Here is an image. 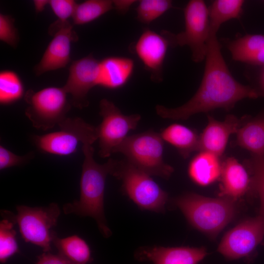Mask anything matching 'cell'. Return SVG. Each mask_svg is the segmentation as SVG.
I'll use <instances>...</instances> for the list:
<instances>
[{
    "label": "cell",
    "instance_id": "obj_10",
    "mask_svg": "<svg viewBox=\"0 0 264 264\" xmlns=\"http://www.w3.org/2000/svg\"><path fill=\"white\" fill-rule=\"evenodd\" d=\"M102 120L96 127L99 140V155L109 157L128 136L129 132L136 129L141 116L139 114L125 115L111 101L104 98L99 104Z\"/></svg>",
    "mask_w": 264,
    "mask_h": 264
},
{
    "label": "cell",
    "instance_id": "obj_16",
    "mask_svg": "<svg viewBox=\"0 0 264 264\" xmlns=\"http://www.w3.org/2000/svg\"><path fill=\"white\" fill-rule=\"evenodd\" d=\"M205 248L190 247H143L138 250L136 258L154 264H198L206 256Z\"/></svg>",
    "mask_w": 264,
    "mask_h": 264
},
{
    "label": "cell",
    "instance_id": "obj_17",
    "mask_svg": "<svg viewBox=\"0 0 264 264\" xmlns=\"http://www.w3.org/2000/svg\"><path fill=\"white\" fill-rule=\"evenodd\" d=\"M133 59L111 56L99 60L96 86L110 89L120 88L127 84L134 72Z\"/></svg>",
    "mask_w": 264,
    "mask_h": 264
},
{
    "label": "cell",
    "instance_id": "obj_13",
    "mask_svg": "<svg viewBox=\"0 0 264 264\" xmlns=\"http://www.w3.org/2000/svg\"><path fill=\"white\" fill-rule=\"evenodd\" d=\"M169 46V41L161 32L145 28L129 49L150 73L151 80L160 83L163 80L164 63Z\"/></svg>",
    "mask_w": 264,
    "mask_h": 264
},
{
    "label": "cell",
    "instance_id": "obj_2",
    "mask_svg": "<svg viewBox=\"0 0 264 264\" xmlns=\"http://www.w3.org/2000/svg\"><path fill=\"white\" fill-rule=\"evenodd\" d=\"M93 144L82 145L84 161L80 179L79 200L65 204L63 207L66 214H74L93 219L104 237H110L112 232L109 227L104 213V193L107 176L111 175L116 160L110 159L102 164L94 158Z\"/></svg>",
    "mask_w": 264,
    "mask_h": 264
},
{
    "label": "cell",
    "instance_id": "obj_21",
    "mask_svg": "<svg viewBox=\"0 0 264 264\" xmlns=\"http://www.w3.org/2000/svg\"><path fill=\"white\" fill-rule=\"evenodd\" d=\"M160 134L164 141L175 147L184 158L198 150L199 135L184 125L174 123L164 129Z\"/></svg>",
    "mask_w": 264,
    "mask_h": 264
},
{
    "label": "cell",
    "instance_id": "obj_25",
    "mask_svg": "<svg viewBox=\"0 0 264 264\" xmlns=\"http://www.w3.org/2000/svg\"><path fill=\"white\" fill-rule=\"evenodd\" d=\"M23 83L18 74L10 70L0 72V103L1 105L12 104L23 95Z\"/></svg>",
    "mask_w": 264,
    "mask_h": 264
},
{
    "label": "cell",
    "instance_id": "obj_28",
    "mask_svg": "<svg viewBox=\"0 0 264 264\" xmlns=\"http://www.w3.org/2000/svg\"><path fill=\"white\" fill-rule=\"evenodd\" d=\"M250 168L251 187L258 195L260 199V214L264 216V156L253 155L246 161Z\"/></svg>",
    "mask_w": 264,
    "mask_h": 264
},
{
    "label": "cell",
    "instance_id": "obj_18",
    "mask_svg": "<svg viewBox=\"0 0 264 264\" xmlns=\"http://www.w3.org/2000/svg\"><path fill=\"white\" fill-rule=\"evenodd\" d=\"M220 196L236 200L251 186V178L245 167L235 158H227L222 163Z\"/></svg>",
    "mask_w": 264,
    "mask_h": 264
},
{
    "label": "cell",
    "instance_id": "obj_31",
    "mask_svg": "<svg viewBox=\"0 0 264 264\" xmlns=\"http://www.w3.org/2000/svg\"><path fill=\"white\" fill-rule=\"evenodd\" d=\"M77 4L74 0H49L48 3L58 20L61 21H67L72 17Z\"/></svg>",
    "mask_w": 264,
    "mask_h": 264
},
{
    "label": "cell",
    "instance_id": "obj_23",
    "mask_svg": "<svg viewBox=\"0 0 264 264\" xmlns=\"http://www.w3.org/2000/svg\"><path fill=\"white\" fill-rule=\"evenodd\" d=\"M52 243L59 253L75 264H86L92 261L89 246L77 235L60 238L56 235Z\"/></svg>",
    "mask_w": 264,
    "mask_h": 264
},
{
    "label": "cell",
    "instance_id": "obj_33",
    "mask_svg": "<svg viewBox=\"0 0 264 264\" xmlns=\"http://www.w3.org/2000/svg\"><path fill=\"white\" fill-rule=\"evenodd\" d=\"M37 264H75L62 255L44 252L38 258Z\"/></svg>",
    "mask_w": 264,
    "mask_h": 264
},
{
    "label": "cell",
    "instance_id": "obj_9",
    "mask_svg": "<svg viewBox=\"0 0 264 264\" xmlns=\"http://www.w3.org/2000/svg\"><path fill=\"white\" fill-rule=\"evenodd\" d=\"M58 126V131L33 136L34 143L40 151L57 155H69L76 152L80 143L93 144L98 140L96 127L80 117H66Z\"/></svg>",
    "mask_w": 264,
    "mask_h": 264
},
{
    "label": "cell",
    "instance_id": "obj_35",
    "mask_svg": "<svg viewBox=\"0 0 264 264\" xmlns=\"http://www.w3.org/2000/svg\"><path fill=\"white\" fill-rule=\"evenodd\" d=\"M35 11L37 13L41 12L44 10L45 6L49 3L48 0H33Z\"/></svg>",
    "mask_w": 264,
    "mask_h": 264
},
{
    "label": "cell",
    "instance_id": "obj_14",
    "mask_svg": "<svg viewBox=\"0 0 264 264\" xmlns=\"http://www.w3.org/2000/svg\"><path fill=\"white\" fill-rule=\"evenodd\" d=\"M99 60L91 53L72 62L67 80L63 88L71 95L73 105L79 109L88 106V94L96 82Z\"/></svg>",
    "mask_w": 264,
    "mask_h": 264
},
{
    "label": "cell",
    "instance_id": "obj_1",
    "mask_svg": "<svg viewBox=\"0 0 264 264\" xmlns=\"http://www.w3.org/2000/svg\"><path fill=\"white\" fill-rule=\"evenodd\" d=\"M205 59L203 75L195 94L186 103L176 108L157 105L155 111L159 116L185 120L195 114L217 109L228 110L239 101L260 96L251 86L239 83L233 76L222 56L217 34H210Z\"/></svg>",
    "mask_w": 264,
    "mask_h": 264
},
{
    "label": "cell",
    "instance_id": "obj_27",
    "mask_svg": "<svg viewBox=\"0 0 264 264\" xmlns=\"http://www.w3.org/2000/svg\"><path fill=\"white\" fill-rule=\"evenodd\" d=\"M15 223L4 219L0 222V262H6L7 260L19 252L18 244L16 239V232L14 229Z\"/></svg>",
    "mask_w": 264,
    "mask_h": 264
},
{
    "label": "cell",
    "instance_id": "obj_4",
    "mask_svg": "<svg viewBox=\"0 0 264 264\" xmlns=\"http://www.w3.org/2000/svg\"><path fill=\"white\" fill-rule=\"evenodd\" d=\"M163 152L160 133L150 130L128 135L114 153L122 154L129 162L151 176L167 179L174 169L164 161Z\"/></svg>",
    "mask_w": 264,
    "mask_h": 264
},
{
    "label": "cell",
    "instance_id": "obj_30",
    "mask_svg": "<svg viewBox=\"0 0 264 264\" xmlns=\"http://www.w3.org/2000/svg\"><path fill=\"white\" fill-rule=\"evenodd\" d=\"M33 152L29 153L24 155H17L2 145L0 146V170L16 166L25 164L33 158Z\"/></svg>",
    "mask_w": 264,
    "mask_h": 264
},
{
    "label": "cell",
    "instance_id": "obj_8",
    "mask_svg": "<svg viewBox=\"0 0 264 264\" xmlns=\"http://www.w3.org/2000/svg\"><path fill=\"white\" fill-rule=\"evenodd\" d=\"M24 100L27 104L26 117L34 128L44 131L59 125L70 109L63 87H49L38 91L29 89Z\"/></svg>",
    "mask_w": 264,
    "mask_h": 264
},
{
    "label": "cell",
    "instance_id": "obj_32",
    "mask_svg": "<svg viewBox=\"0 0 264 264\" xmlns=\"http://www.w3.org/2000/svg\"><path fill=\"white\" fill-rule=\"evenodd\" d=\"M254 66L257 68L255 74L245 71V76L249 80H254L256 87L253 88L258 92L260 96H264V66Z\"/></svg>",
    "mask_w": 264,
    "mask_h": 264
},
{
    "label": "cell",
    "instance_id": "obj_3",
    "mask_svg": "<svg viewBox=\"0 0 264 264\" xmlns=\"http://www.w3.org/2000/svg\"><path fill=\"white\" fill-rule=\"evenodd\" d=\"M174 203L192 226L213 237L231 221L236 212L235 200L225 197L188 193L176 198Z\"/></svg>",
    "mask_w": 264,
    "mask_h": 264
},
{
    "label": "cell",
    "instance_id": "obj_12",
    "mask_svg": "<svg viewBox=\"0 0 264 264\" xmlns=\"http://www.w3.org/2000/svg\"><path fill=\"white\" fill-rule=\"evenodd\" d=\"M48 31L53 38L34 67L37 76L65 67L70 60L71 43L78 39L72 25L67 21L58 20L50 25Z\"/></svg>",
    "mask_w": 264,
    "mask_h": 264
},
{
    "label": "cell",
    "instance_id": "obj_34",
    "mask_svg": "<svg viewBox=\"0 0 264 264\" xmlns=\"http://www.w3.org/2000/svg\"><path fill=\"white\" fill-rule=\"evenodd\" d=\"M137 1L134 0H113L114 9L119 14H125Z\"/></svg>",
    "mask_w": 264,
    "mask_h": 264
},
{
    "label": "cell",
    "instance_id": "obj_29",
    "mask_svg": "<svg viewBox=\"0 0 264 264\" xmlns=\"http://www.w3.org/2000/svg\"><path fill=\"white\" fill-rule=\"evenodd\" d=\"M18 30L14 25V19L10 15L0 14V40L13 47L19 42Z\"/></svg>",
    "mask_w": 264,
    "mask_h": 264
},
{
    "label": "cell",
    "instance_id": "obj_15",
    "mask_svg": "<svg viewBox=\"0 0 264 264\" xmlns=\"http://www.w3.org/2000/svg\"><path fill=\"white\" fill-rule=\"evenodd\" d=\"M208 122L199 135L198 150L220 157L224 153L230 135L237 132L242 121L233 114L227 115L222 121L208 115Z\"/></svg>",
    "mask_w": 264,
    "mask_h": 264
},
{
    "label": "cell",
    "instance_id": "obj_20",
    "mask_svg": "<svg viewBox=\"0 0 264 264\" xmlns=\"http://www.w3.org/2000/svg\"><path fill=\"white\" fill-rule=\"evenodd\" d=\"M236 143L253 155L264 156V113L241 124Z\"/></svg>",
    "mask_w": 264,
    "mask_h": 264
},
{
    "label": "cell",
    "instance_id": "obj_24",
    "mask_svg": "<svg viewBox=\"0 0 264 264\" xmlns=\"http://www.w3.org/2000/svg\"><path fill=\"white\" fill-rule=\"evenodd\" d=\"M113 9V0H87L77 3L72 17L73 22L76 25L87 24Z\"/></svg>",
    "mask_w": 264,
    "mask_h": 264
},
{
    "label": "cell",
    "instance_id": "obj_5",
    "mask_svg": "<svg viewBox=\"0 0 264 264\" xmlns=\"http://www.w3.org/2000/svg\"><path fill=\"white\" fill-rule=\"evenodd\" d=\"M122 181V190L140 208L163 212L168 194L151 177L127 160H116L111 175Z\"/></svg>",
    "mask_w": 264,
    "mask_h": 264
},
{
    "label": "cell",
    "instance_id": "obj_19",
    "mask_svg": "<svg viewBox=\"0 0 264 264\" xmlns=\"http://www.w3.org/2000/svg\"><path fill=\"white\" fill-rule=\"evenodd\" d=\"M219 156L211 153L199 151L188 167L191 179L200 186L210 185L220 178L222 163Z\"/></svg>",
    "mask_w": 264,
    "mask_h": 264
},
{
    "label": "cell",
    "instance_id": "obj_26",
    "mask_svg": "<svg viewBox=\"0 0 264 264\" xmlns=\"http://www.w3.org/2000/svg\"><path fill=\"white\" fill-rule=\"evenodd\" d=\"M172 7L170 0H140L135 9L136 19L142 23L149 24Z\"/></svg>",
    "mask_w": 264,
    "mask_h": 264
},
{
    "label": "cell",
    "instance_id": "obj_7",
    "mask_svg": "<svg viewBox=\"0 0 264 264\" xmlns=\"http://www.w3.org/2000/svg\"><path fill=\"white\" fill-rule=\"evenodd\" d=\"M185 28L177 34L168 30L161 32L171 47L188 46L192 60L200 63L205 60L210 34L208 8L202 0H189L183 9Z\"/></svg>",
    "mask_w": 264,
    "mask_h": 264
},
{
    "label": "cell",
    "instance_id": "obj_6",
    "mask_svg": "<svg viewBox=\"0 0 264 264\" xmlns=\"http://www.w3.org/2000/svg\"><path fill=\"white\" fill-rule=\"evenodd\" d=\"M17 214L2 211V216L17 223L23 240L41 247L44 252H49L53 239L56 235L52 231L60 215L57 203H51L45 207H32L18 205Z\"/></svg>",
    "mask_w": 264,
    "mask_h": 264
},
{
    "label": "cell",
    "instance_id": "obj_11",
    "mask_svg": "<svg viewBox=\"0 0 264 264\" xmlns=\"http://www.w3.org/2000/svg\"><path fill=\"white\" fill-rule=\"evenodd\" d=\"M264 237V216L247 219L228 231L218 251L225 258L236 260L252 254Z\"/></svg>",
    "mask_w": 264,
    "mask_h": 264
},
{
    "label": "cell",
    "instance_id": "obj_22",
    "mask_svg": "<svg viewBox=\"0 0 264 264\" xmlns=\"http://www.w3.org/2000/svg\"><path fill=\"white\" fill-rule=\"evenodd\" d=\"M245 2L243 0H216L208 7L210 33L217 34L223 23L241 17Z\"/></svg>",
    "mask_w": 264,
    "mask_h": 264
}]
</instances>
